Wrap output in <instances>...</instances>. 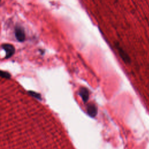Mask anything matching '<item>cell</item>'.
<instances>
[{"label":"cell","instance_id":"2","mask_svg":"<svg viewBox=\"0 0 149 149\" xmlns=\"http://www.w3.org/2000/svg\"><path fill=\"white\" fill-rule=\"evenodd\" d=\"M2 48L5 51L6 56L5 58L8 59L10 58L15 53V47L10 44H3L2 45Z\"/></svg>","mask_w":149,"mask_h":149},{"label":"cell","instance_id":"5","mask_svg":"<svg viewBox=\"0 0 149 149\" xmlns=\"http://www.w3.org/2000/svg\"><path fill=\"white\" fill-rule=\"evenodd\" d=\"M79 95L81 97L83 101L84 102H87V100H88L89 97V92L88 90L85 88V87H82L80 88L79 91Z\"/></svg>","mask_w":149,"mask_h":149},{"label":"cell","instance_id":"1","mask_svg":"<svg viewBox=\"0 0 149 149\" xmlns=\"http://www.w3.org/2000/svg\"><path fill=\"white\" fill-rule=\"evenodd\" d=\"M15 34L17 40L19 42H23L24 41L26 36L23 29L20 26H16L15 30Z\"/></svg>","mask_w":149,"mask_h":149},{"label":"cell","instance_id":"6","mask_svg":"<svg viewBox=\"0 0 149 149\" xmlns=\"http://www.w3.org/2000/svg\"><path fill=\"white\" fill-rule=\"evenodd\" d=\"M10 74L7 72L1 70H0V77L5 78V79H10Z\"/></svg>","mask_w":149,"mask_h":149},{"label":"cell","instance_id":"7","mask_svg":"<svg viewBox=\"0 0 149 149\" xmlns=\"http://www.w3.org/2000/svg\"><path fill=\"white\" fill-rule=\"evenodd\" d=\"M29 93V94H30L31 95H32L33 97H35V98H36L40 99V98H41L40 95L39 94H38V93H36V92H34V91H30Z\"/></svg>","mask_w":149,"mask_h":149},{"label":"cell","instance_id":"4","mask_svg":"<svg viewBox=\"0 0 149 149\" xmlns=\"http://www.w3.org/2000/svg\"><path fill=\"white\" fill-rule=\"evenodd\" d=\"M87 112L91 117H95L97 113V108L93 104H90L87 105Z\"/></svg>","mask_w":149,"mask_h":149},{"label":"cell","instance_id":"8","mask_svg":"<svg viewBox=\"0 0 149 149\" xmlns=\"http://www.w3.org/2000/svg\"><path fill=\"white\" fill-rule=\"evenodd\" d=\"M0 1H1V0H0Z\"/></svg>","mask_w":149,"mask_h":149},{"label":"cell","instance_id":"3","mask_svg":"<svg viewBox=\"0 0 149 149\" xmlns=\"http://www.w3.org/2000/svg\"><path fill=\"white\" fill-rule=\"evenodd\" d=\"M116 47L117 48V50H118L120 58H122V59L126 63H130V59L129 56L127 54V53L118 44L116 45Z\"/></svg>","mask_w":149,"mask_h":149}]
</instances>
